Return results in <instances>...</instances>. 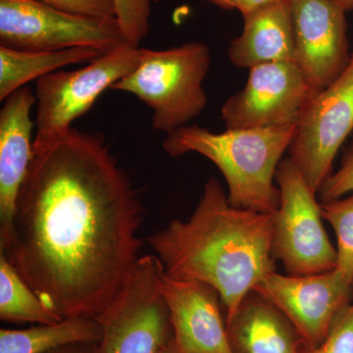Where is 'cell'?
Here are the masks:
<instances>
[{
  "label": "cell",
  "mask_w": 353,
  "mask_h": 353,
  "mask_svg": "<svg viewBox=\"0 0 353 353\" xmlns=\"http://www.w3.org/2000/svg\"><path fill=\"white\" fill-rule=\"evenodd\" d=\"M138 192L101 132L72 127L38 148L4 253L60 317H99L139 259Z\"/></svg>",
  "instance_id": "6da1fadb"
},
{
  "label": "cell",
  "mask_w": 353,
  "mask_h": 353,
  "mask_svg": "<svg viewBox=\"0 0 353 353\" xmlns=\"http://www.w3.org/2000/svg\"><path fill=\"white\" fill-rule=\"evenodd\" d=\"M272 234L273 214L234 208L219 181L210 178L189 219L172 220L148 243L169 277L214 288L227 323L243 299L276 271Z\"/></svg>",
  "instance_id": "7a4b0ae2"
},
{
  "label": "cell",
  "mask_w": 353,
  "mask_h": 353,
  "mask_svg": "<svg viewBox=\"0 0 353 353\" xmlns=\"http://www.w3.org/2000/svg\"><path fill=\"white\" fill-rule=\"evenodd\" d=\"M296 126L226 129L213 132L183 126L167 134L162 146L172 157L199 153L219 169L234 208L274 214L280 203L276 172L296 134Z\"/></svg>",
  "instance_id": "3957f363"
},
{
  "label": "cell",
  "mask_w": 353,
  "mask_h": 353,
  "mask_svg": "<svg viewBox=\"0 0 353 353\" xmlns=\"http://www.w3.org/2000/svg\"><path fill=\"white\" fill-rule=\"evenodd\" d=\"M210 65V50L199 41L164 50L141 48L138 66L111 90L143 101L152 110L153 129L168 134L205 108L203 81Z\"/></svg>",
  "instance_id": "277c9868"
},
{
  "label": "cell",
  "mask_w": 353,
  "mask_h": 353,
  "mask_svg": "<svg viewBox=\"0 0 353 353\" xmlns=\"http://www.w3.org/2000/svg\"><path fill=\"white\" fill-rule=\"evenodd\" d=\"M163 265L155 254L139 257L122 289L97 317L102 328L97 353H161L174 340L161 290Z\"/></svg>",
  "instance_id": "5b68a950"
},
{
  "label": "cell",
  "mask_w": 353,
  "mask_h": 353,
  "mask_svg": "<svg viewBox=\"0 0 353 353\" xmlns=\"http://www.w3.org/2000/svg\"><path fill=\"white\" fill-rule=\"evenodd\" d=\"M275 180L280 190V203L273 214L275 259L289 275H313L336 268V250L323 224L317 194L290 158L281 161Z\"/></svg>",
  "instance_id": "8992f818"
},
{
  "label": "cell",
  "mask_w": 353,
  "mask_h": 353,
  "mask_svg": "<svg viewBox=\"0 0 353 353\" xmlns=\"http://www.w3.org/2000/svg\"><path fill=\"white\" fill-rule=\"evenodd\" d=\"M128 43L116 17H90L41 0H0V46L25 51L90 48L108 52Z\"/></svg>",
  "instance_id": "52a82bcc"
},
{
  "label": "cell",
  "mask_w": 353,
  "mask_h": 353,
  "mask_svg": "<svg viewBox=\"0 0 353 353\" xmlns=\"http://www.w3.org/2000/svg\"><path fill=\"white\" fill-rule=\"evenodd\" d=\"M141 48L126 43L104 53L83 68L62 69L39 79L34 148L46 145L72 128L94 105L104 90L138 66Z\"/></svg>",
  "instance_id": "ba28073f"
},
{
  "label": "cell",
  "mask_w": 353,
  "mask_h": 353,
  "mask_svg": "<svg viewBox=\"0 0 353 353\" xmlns=\"http://www.w3.org/2000/svg\"><path fill=\"white\" fill-rule=\"evenodd\" d=\"M352 131L353 52L343 74L309 99L289 148V158L316 194L333 173L334 158Z\"/></svg>",
  "instance_id": "9c48e42d"
},
{
  "label": "cell",
  "mask_w": 353,
  "mask_h": 353,
  "mask_svg": "<svg viewBox=\"0 0 353 353\" xmlns=\"http://www.w3.org/2000/svg\"><path fill=\"white\" fill-rule=\"evenodd\" d=\"M315 94L294 62H272L250 69L245 87L223 105L226 129L296 126Z\"/></svg>",
  "instance_id": "30bf717a"
},
{
  "label": "cell",
  "mask_w": 353,
  "mask_h": 353,
  "mask_svg": "<svg viewBox=\"0 0 353 353\" xmlns=\"http://www.w3.org/2000/svg\"><path fill=\"white\" fill-rule=\"evenodd\" d=\"M253 290L289 318L310 348L326 339L341 311L353 301V283L338 268L304 276L275 271Z\"/></svg>",
  "instance_id": "8fae6325"
},
{
  "label": "cell",
  "mask_w": 353,
  "mask_h": 353,
  "mask_svg": "<svg viewBox=\"0 0 353 353\" xmlns=\"http://www.w3.org/2000/svg\"><path fill=\"white\" fill-rule=\"evenodd\" d=\"M294 27V63L315 92L350 64L345 13L330 0H289Z\"/></svg>",
  "instance_id": "7c38bea8"
},
{
  "label": "cell",
  "mask_w": 353,
  "mask_h": 353,
  "mask_svg": "<svg viewBox=\"0 0 353 353\" xmlns=\"http://www.w3.org/2000/svg\"><path fill=\"white\" fill-rule=\"evenodd\" d=\"M161 290L173 328L174 343L183 353H233L219 292L205 283L163 274Z\"/></svg>",
  "instance_id": "4fadbf2b"
},
{
  "label": "cell",
  "mask_w": 353,
  "mask_h": 353,
  "mask_svg": "<svg viewBox=\"0 0 353 353\" xmlns=\"http://www.w3.org/2000/svg\"><path fill=\"white\" fill-rule=\"evenodd\" d=\"M0 110V250H6L12 236L16 201L32 155V108L37 101L26 85L4 99Z\"/></svg>",
  "instance_id": "5bb4252c"
},
{
  "label": "cell",
  "mask_w": 353,
  "mask_h": 353,
  "mask_svg": "<svg viewBox=\"0 0 353 353\" xmlns=\"http://www.w3.org/2000/svg\"><path fill=\"white\" fill-rule=\"evenodd\" d=\"M227 332L233 353H305L310 348L289 318L254 290L228 320Z\"/></svg>",
  "instance_id": "9a60e30c"
},
{
  "label": "cell",
  "mask_w": 353,
  "mask_h": 353,
  "mask_svg": "<svg viewBox=\"0 0 353 353\" xmlns=\"http://www.w3.org/2000/svg\"><path fill=\"white\" fill-rule=\"evenodd\" d=\"M241 36L229 48L232 63L250 70L272 62H294V27L289 0L243 17Z\"/></svg>",
  "instance_id": "2e32d148"
},
{
  "label": "cell",
  "mask_w": 353,
  "mask_h": 353,
  "mask_svg": "<svg viewBox=\"0 0 353 353\" xmlns=\"http://www.w3.org/2000/svg\"><path fill=\"white\" fill-rule=\"evenodd\" d=\"M104 52L76 48L59 51H25L0 46V101L32 81H38L70 65L90 63Z\"/></svg>",
  "instance_id": "e0dca14e"
},
{
  "label": "cell",
  "mask_w": 353,
  "mask_h": 353,
  "mask_svg": "<svg viewBox=\"0 0 353 353\" xmlns=\"http://www.w3.org/2000/svg\"><path fill=\"white\" fill-rule=\"evenodd\" d=\"M101 336L97 318L77 316L29 329H1L0 353H48L74 343H99Z\"/></svg>",
  "instance_id": "ac0fdd59"
},
{
  "label": "cell",
  "mask_w": 353,
  "mask_h": 353,
  "mask_svg": "<svg viewBox=\"0 0 353 353\" xmlns=\"http://www.w3.org/2000/svg\"><path fill=\"white\" fill-rule=\"evenodd\" d=\"M0 319L16 324H54L63 320L44 305L2 252H0Z\"/></svg>",
  "instance_id": "d6986e66"
},
{
  "label": "cell",
  "mask_w": 353,
  "mask_h": 353,
  "mask_svg": "<svg viewBox=\"0 0 353 353\" xmlns=\"http://www.w3.org/2000/svg\"><path fill=\"white\" fill-rule=\"evenodd\" d=\"M321 213L336 234V268L353 283V192L341 199L322 202Z\"/></svg>",
  "instance_id": "ffe728a7"
},
{
  "label": "cell",
  "mask_w": 353,
  "mask_h": 353,
  "mask_svg": "<svg viewBox=\"0 0 353 353\" xmlns=\"http://www.w3.org/2000/svg\"><path fill=\"white\" fill-rule=\"evenodd\" d=\"M115 17L128 43L139 48L150 31L152 0H113Z\"/></svg>",
  "instance_id": "44dd1931"
},
{
  "label": "cell",
  "mask_w": 353,
  "mask_h": 353,
  "mask_svg": "<svg viewBox=\"0 0 353 353\" xmlns=\"http://www.w3.org/2000/svg\"><path fill=\"white\" fill-rule=\"evenodd\" d=\"M305 353H353V301L341 311L326 339Z\"/></svg>",
  "instance_id": "7402d4cb"
},
{
  "label": "cell",
  "mask_w": 353,
  "mask_h": 353,
  "mask_svg": "<svg viewBox=\"0 0 353 353\" xmlns=\"http://www.w3.org/2000/svg\"><path fill=\"white\" fill-rule=\"evenodd\" d=\"M353 192V143L345 152L340 168L323 183L318 192L322 202L334 201Z\"/></svg>",
  "instance_id": "603a6c76"
},
{
  "label": "cell",
  "mask_w": 353,
  "mask_h": 353,
  "mask_svg": "<svg viewBox=\"0 0 353 353\" xmlns=\"http://www.w3.org/2000/svg\"><path fill=\"white\" fill-rule=\"evenodd\" d=\"M66 12L90 17H115L113 0H41Z\"/></svg>",
  "instance_id": "cb8c5ba5"
},
{
  "label": "cell",
  "mask_w": 353,
  "mask_h": 353,
  "mask_svg": "<svg viewBox=\"0 0 353 353\" xmlns=\"http://www.w3.org/2000/svg\"><path fill=\"white\" fill-rule=\"evenodd\" d=\"M283 0H239L238 10L240 11L243 17L250 15L254 11L279 3Z\"/></svg>",
  "instance_id": "d4e9b609"
},
{
  "label": "cell",
  "mask_w": 353,
  "mask_h": 353,
  "mask_svg": "<svg viewBox=\"0 0 353 353\" xmlns=\"http://www.w3.org/2000/svg\"><path fill=\"white\" fill-rule=\"evenodd\" d=\"M97 343H74L48 353H97Z\"/></svg>",
  "instance_id": "484cf974"
},
{
  "label": "cell",
  "mask_w": 353,
  "mask_h": 353,
  "mask_svg": "<svg viewBox=\"0 0 353 353\" xmlns=\"http://www.w3.org/2000/svg\"><path fill=\"white\" fill-rule=\"evenodd\" d=\"M215 6L219 7L224 10H233L238 8L239 0H206Z\"/></svg>",
  "instance_id": "4316f807"
},
{
  "label": "cell",
  "mask_w": 353,
  "mask_h": 353,
  "mask_svg": "<svg viewBox=\"0 0 353 353\" xmlns=\"http://www.w3.org/2000/svg\"><path fill=\"white\" fill-rule=\"evenodd\" d=\"M330 1L333 2L334 6L340 7L345 12H348L353 9V0H330Z\"/></svg>",
  "instance_id": "83f0119b"
},
{
  "label": "cell",
  "mask_w": 353,
  "mask_h": 353,
  "mask_svg": "<svg viewBox=\"0 0 353 353\" xmlns=\"http://www.w3.org/2000/svg\"><path fill=\"white\" fill-rule=\"evenodd\" d=\"M161 353H183L182 352H180V350H178V348L176 347L175 343H174V340L172 341V343L170 345H169L168 347L165 348L163 352Z\"/></svg>",
  "instance_id": "f1b7e54d"
},
{
  "label": "cell",
  "mask_w": 353,
  "mask_h": 353,
  "mask_svg": "<svg viewBox=\"0 0 353 353\" xmlns=\"http://www.w3.org/2000/svg\"><path fill=\"white\" fill-rule=\"evenodd\" d=\"M152 2H157L158 0H152Z\"/></svg>",
  "instance_id": "f546056e"
}]
</instances>
